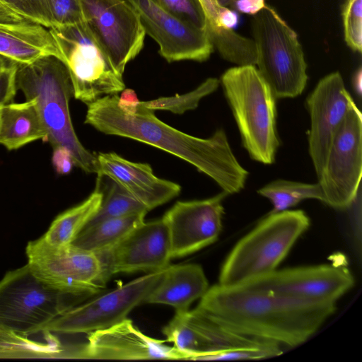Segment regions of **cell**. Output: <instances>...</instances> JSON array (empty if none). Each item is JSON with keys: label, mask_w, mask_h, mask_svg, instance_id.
I'll use <instances>...</instances> for the list:
<instances>
[{"label": "cell", "mask_w": 362, "mask_h": 362, "mask_svg": "<svg viewBox=\"0 0 362 362\" xmlns=\"http://www.w3.org/2000/svg\"><path fill=\"white\" fill-rule=\"evenodd\" d=\"M139 98L135 91L130 88H124L118 98V106L127 113H133L136 111L139 103Z\"/></svg>", "instance_id": "f35d334b"}, {"label": "cell", "mask_w": 362, "mask_h": 362, "mask_svg": "<svg viewBox=\"0 0 362 362\" xmlns=\"http://www.w3.org/2000/svg\"><path fill=\"white\" fill-rule=\"evenodd\" d=\"M103 194L98 213L86 226L105 218L148 211L142 204L131 197L115 182L98 173L95 187ZM85 226V227H86Z\"/></svg>", "instance_id": "f1b7e54d"}, {"label": "cell", "mask_w": 362, "mask_h": 362, "mask_svg": "<svg viewBox=\"0 0 362 362\" xmlns=\"http://www.w3.org/2000/svg\"><path fill=\"white\" fill-rule=\"evenodd\" d=\"M158 6L197 28H206L207 17L202 0H152Z\"/></svg>", "instance_id": "1f68e13d"}, {"label": "cell", "mask_w": 362, "mask_h": 362, "mask_svg": "<svg viewBox=\"0 0 362 362\" xmlns=\"http://www.w3.org/2000/svg\"><path fill=\"white\" fill-rule=\"evenodd\" d=\"M221 193L202 200L177 202L163 216L170 236L172 258L197 252L218 238L222 228Z\"/></svg>", "instance_id": "2e32d148"}, {"label": "cell", "mask_w": 362, "mask_h": 362, "mask_svg": "<svg viewBox=\"0 0 362 362\" xmlns=\"http://www.w3.org/2000/svg\"><path fill=\"white\" fill-rule=\"evenodd\" d=\"M163 270L150 272L72 308L51 321L42 331L57 334H89L120 322L135 307L145 302Z\"/></svg>", "instance_id": "7c38bea8"}, {"label": "cell", "mask_w": 362, "mask_h": 362, "mask_svg": "<svg viewBox=\"0 0 362 362\" xmlns=\"http://www.w3.org/2000/svg\"><path fill=\"white\" fill-rule=\"evenodd\" d=\"M103 194L95 188L83 202L57 216L41 237L48 245L60 247L71 244L78 234L98 213Z\"/></svg>", "instance_id": "484cf974"}, {"label": "cell", "mask_w": 362, "mask_h": 362, "mask_svg": "<svg viewBox=\"0 0 362 362\" xmlns=\"http://www.w3.org/2000/svg\"><path fill=\"white\" fill-rule=\"evenodd\" d=\"M235 333L294 347L315 334L336 310V303L300 300L269 290L237 284L209 288L196 308Z\"/></svg>", "instance_id": "6da1fadb"}, {"label": "cell", "mask_w": 362, "mask_h": 362, "mask_svg": "<svg viewBox=\"0 0 362 362\" xmlns=\"http://www.w3.org/2000/svg\"><path fill=\"white\" fill-rule=\"evenodd\" d=\"M226 98L252 159L272 164L279 146L276 99L269 86L253 65L238 66L221 77Z\"/></svg>", "instance_id": "277c9868"}, {"label": "cell", "mask_w": 362, "mask_h": 362, "mask_svg": "<svg viewBox=\"0 0 362 362\" xmlns=\"http://www.w3.org/2000/svg\"><path fill=\"white\" fill-rule=\"evenodd\" d=\"M0 55L17 64H29L48 55L63 60L49 28L27 21L0 25Z\"/></svg>", "instance_id": "7402d4cb"}, {"label": "cell", "mask_w": 362, "mask_h": 362, "mask_svg": "<svg viewBox=\"0 0 362 362\" xmlns=\"http://www.w3.org/2000/svg\"><path fill=\"white\" fill-rule=\"evenodd\" d=\"M66 64L74 97L88 105L125 88L120 74L84 21L49 28Z\"/></svg>", "instance_id": "ba28073f"}, {"label": "cell", "mask_w": 362, "mask_h": 362, "mask_svg": "<svg viewBox=\"0 0 362 362\" xmlns=\"http://www.w3.org/2000/svg\"><path fill=\"white\" fill-rule=\"evenodd\" d=\"M45 342L30 339L28 336L0 329V358H79L76 351L64 348L54 333L42 332Z\"/></svg>", "instance_id": "d4e9b609"}, {"label": "cell", "mask_w": 362, "mask_h": 362, "mask_svg": "<svg viewBox=\"0 0 362 362\" xmlns=\"http://www.w3.org/2000/svg\"><path fill=\"white\" fill-rule=\"evenodd\" d=\"M137 11L146 34L159 45L168 62L208 59L214 46L205 30L194 27L158 6L152 0H127Z\"/></svg>", "instance_id": "9a60e30c"}, {"label": "cell", "mask_w": 362, "mask_h": 362, "mask_svg": "<svg viewBox=\"0 0 362 362\" xmlns=\"http://www.w3.org/2000/svg\"><path fill=\"white\" fill-rule=\"evenodd\" d=\"M310 219L302 210L270 214L232 249L219 275V284L247 282L276 269Z\"/></svg>", "instance_id": "5b68a950"}, {"label": "cell", "mask_w": 362, "mask_h": 362, "mask_svg": "<svg viewBox=\"0 0 362 362\" xmlns=\"http://www.w3.org/2000/svg\"><path fill=\"white\" fill-rule=\"evenodd\" d=\"M240 284L300 300L336 303L353 287L354 279L346 266L332 264L276 269Z\"/></svg>", "instance_id": "4fadbf2b"}, {"label": "cell", "mask_w": 362, "mask_h": 362, "mask_svg": "<svg viewBox=\"0 0 362 362\" xmlns=\"http://www.w3.org/2000/svg\"><path fill=\"white\" fill-rule=\"evenodd\" d=\"M344 40L354 51L362 50V0H346L342 9Z\"/></svg>", "instance_id": "d6a6232c"}, {"label": "cell", "mask_w": 362, "mask_h": 362, "mask_svg": "<svg viewBox=\"0 0 362 362\" xmlns=\"http://www.w3.org/2000/svg\"><path fill=\"white\" fill-rule=\"evenodd\" d=\"M354 105L339 72L320 79L308 96L306 107L310 118L308 149L317 176L322 172L334 134Z\"/></svg>", "instance_id": "e0dca14e"}, {"label": "cell", "mask_w": 362, "mask_h": 362, "mask_svg": "<svg viewBox=\"0 0 362 362\" xmlns=\"http://www.w3.org/2000/svg\"><path fill=\"white\" fill-rule=\"evenodd\" d=\"M353 87L355 93L361 97V81H362V71L359 67L355 72L353 76Z\"/></svg>", "instance_id": "ab89813d"}, {"label": "cell", "mask_w": 362, "mask_h": 362, "mask_svg": "<svg viewBox=\"0 0 362 362\" xmlns=\"http://www.w3.org/2000/svg\"><path fill=\"white\" fill-rule=\"evenodd\" d=\"M1 23H1V22H0V25H1Z\"/></svg>", "instance_id": "b9f144b4"}, {"label": "cell", "mask_w": 362, "mask_h": 362, "mask_svg": "<svg viewBox=\"0 0 362 362\" xmlns=\"http://www.w3.org/2000/svg\"><path fill=\"white\" fill-rule=\"evenodd\" d=\"M52 162L55 170L60 175L69 173L74 165L71 152L64 146L53 148Z\"/></svg>", "instance_id": "8d00e7d4"}, {"label": "cell", "mask_w": 362, "mask_h": 362, "mask_svg": "<svg viewBox=\"0 0 362 362\" xmlns=\"http://www.w3.org/2000/svg\"><path fill=\"white\" fill-rule=\"evenodd\" d=\"M146 214L139 213L111 217L87 226L71 245L96 254L110 250L141 225Z\"/></svg>", "instance_id": "cb8c5ba5"}, {"label": "cell", "mask_w": 362, "mask_h": 362, "mask_svg": "<svg viewBox=\"0 0 362 362\" xmlns=\"http://www.w3.org/2000/svg\"><path fill=\"white\" fill-rule=\"evenodd\" d=\"M42 1L52 28L84 21L80 0H42Z\"/></svg>", "instance_id": "836d02e7"}, {"label": "cell", "mask_w": 362, "mask_h": 362, "mask_svg": "<svg viewBox=\"0 0 362 362\" xmlns=\"http://www.w3.org/2000/svg\"><path fill=\"white\" fill-rule=\"evenodd\" d=\"M206 30L209 39L221 56L238 66L256 65L257 52L253 40L237 34L229 29L208 22Z\"/></svg>", "instance_id": "4316f807"}, {"label": "cell", "mask_w": 362, "mask_h": 362, "mask_svg": "<svg viewBox=\"0 0 362 362\" xmlns=\"http://www.w3.org/2000/svg\"><path fill=\"white\" fill-rule=\"evenodd\" d=\"M218 3L226 7H230L235 11L255 15L264 6V0H218Z\"/></svg>", "instance_id": "74e56055"}, {"label": "cell", "mask_w": 362, "mask_h": 362, "mask_svg": "<svg viewBox=\"0 0 362 362\" xmlns=\"http://www.w3.org/2000/svg\"><path fill=\"white\" fill-rule=\"evenodd\" d=\"M273 205L270 214L288 210L307 199L325 201L320 184H309L286 180H276L258 189Z\"/></svg>", "instance_id": "83f0119b"}, {"label": "cell", "mask_w": 362, "mask_h": 362, "mask_svg": "<svg viewBox=\"0 0 362 362\" xmlns=\"http://www.w3.org/2000/svg\"><path fill=\"white\" fill-rule=\"evenodd\" d=\"M362 175V117L356 104L334 134L317 176L324 203L344 209L355 201Z\"/></svg>", "instance_id": "30bf717a"}, {"label": "cell", "mask_w": 362, "mask_h": 362, "mask_svg": "<svg viewBox=\"0 0 362 362\" xmlns=\"http://www.w3.org/2000/svg\"><path fill=\"white\" fill-rule=\"evenodd\" d=\"M25 253L32 273L57 289L90 296L104 288L102 264L93 252L71 244L52 246L40 237L28 243Z\"/></svg>", "instance_id": "9c48e42d"}, {"label": "cell", "mask_w": 362, "mask_h": 362, "mask_svg": "<svg viewBox=\"0 0 362 362\" xmlns=\"http://www.w3.org/2000/svg\"><path fill=\"white\" fill-rule=\"evenodd\" d=\"M252 25L257 69L276 99L300 95L308 75L297 33L267 4L254 15Z\"/></svg>", "instance_id": "52a82bcc"}, {"label": "cell", "mask_w": 362, "mask_h": 362, "mask_svg": "<svg viewBox=\"0 0 362 362\" xmlns=\"http://www.w3.org/2000/svg\"><path fill=\"white\" fill-rule=\"evenodd\" d=\"M1 105H0V112H1Z\"/></svg>", "instance_id": "60d3db41"}, {"label": "cell", "mask_w": 362, "mask_h": 362, "mask_svg": "<svg viewBox=\"0 0 362 362\" xmlns=\"http://www.w3.org/2000/svg\"><path fill=\"white\" fill-rule=\"evenodd\" d=\"M88 297L45 283L25 264L0 280V329L29 337Z\"/></svg>", "instance_id": "8992f818"}, {"label": "cell", "mask_w": 362, "mask_h": 362, "mask_svg": "<svg viewBox=\"0 0 362 362\" xmlns=\"http://www.w3.org/2000/svg\"><path fill=\"white\" fill-rule=\"evenodd\" d=\"M282 353L281 345L275 342H269L262 346L237 348L204 356L197 361L262 359L277 356Z\"/></svg>", "instance_id": "e575fe53"}, {"label": "cell", "mask_w": 362, "mask_h": 362, "mask_svg": "<svg viewBox=\"0 0 362 362\" xmlns=\"http://www.w3.org/2000/svg\"><path fill=\"white\" fill-rule=\"evenodd\" d=\"M117 95H105L88 105L85 124L109 135L136 140L186 161L214 180L227 194L245 187L248 172L239 163L223 129L207 139L182 132L159 119L140 101L133 113L118 106Z\"/></svg>", "instance_id": "7a4b0ae2"}, {"label": "cell", "mask_w": 362, "mask_h": 362, "mask_svg": "<svg viewBox=\"0 0 362 362\" xmlns=\"http://www.w3.org/2000/svg\"><path fill=\"white\" fill-rule=\"evenodd\" d=\"M97 255L104 284L117 273L163 270L172 259L167 226L163 218L144 221L115 247Z\"/></svg>", "instance_id": "5bb4252c"}, {"label": "cell", "mask_w": 362, "mask_h": 362, "mask_svg": "<svg viewBox=\"0 0 362 362\" xmlns=\"http://www.w3.org/2000/svg\"><path fill=\"white\" fill-rule=\"evenodd\" d=\"M38 139L47 141V134L35 100L1 106L0 144L15 150Z\"/></svg>", "instance_id": "603a6c76"}, {"label": "cell", "mask_w": 362, "mask_h": 362, "mask_svg": "<svg viewBox=\"0 0 362 362\" xmlns=\"http://www.w3.org/2000/svg\"><path fill=\"white\" fill-rule=\"evenodd\" d=\"M209 288L203 269L196 264L168 266L145 300L146 303L164 304L176 312L189 310Z\"/></svg>", "instance_id": "44dd1931"}, {"label": "cell", "mask_w": 362, "mask_h": 362, "mask_svg": "<svg viewBox=\"0 0 362 362\" xmlns=\"http://www.w3.org/2000/svg\"><path fill=\"white\" fill-rule=\"evenodd\" d=\"M96 157L98 173L115 182L148 211L180 192L178 184L156 176L148 163L130 161L113 152L99 153Z\"/></svg>", "instance_id": "ffe728a7"}, {"label": "cell", "mask_w": 362, "mask_h": 362, "mask_svg": "<svg viewBox=\"0 0 362 362\" xmlns=\"http://www.w3.org/2000/svg\"><path fill=\"white\" fill-rule=\"evenodd\" d=\"M16 87L26 100L33 99L52 148L64 146L71 152L74 165L86 173H98L96 154L79 141L72 124L69 101L74 90L65 62L54 55L29 64H17Z\"/></svg>", "instance_id": "3957f363"}, {"label": "cell", "mask_w": 362, "mask_h": 362, "mask_svg": "<svg viewBox=\"0 0 362 362\" xmlns=\"http://www.w3.org/2000/svg\"><path fill=\"white\" fill-rule=\"evenodd\" d=\"M83 21L122 74L144 47L145 30L127 0H80Z\"/></svg>", "instance_id": "8fae6325"}, {"label": "cell", "mask_w": 362, "mask_h": 362, "mask_svg": "<svg viewBox=\"0 0 362 362\" xmlns=\"http://www.w3.org/2000/svg\"><path fill=\"white\" fill-rule=\"evenodd\" d=\"M17 63L0 55V105L13 103L16 87Z\"/></svg>", "instance_id": "d590c367"}, {"label": "cell", "mask_w": 362, "mask_h": 362, "mask_svg": "<svg viewBox=\"0 0 362 362\" xmlns=\"http://www.w3.org/2000/svg\"><path fill=\"white\" fill-rule=\"evenodd\" d=\"M163 340L149 337L126 318L108 328L88 334L83 358L190 360V356Z\"/></svg>", "instance_id": "d6986e66"}, {"label": "cell", "mask_w": 362, "mask_h": 362, "mask_svg": "<svg viewBox=\"0 0 362 362\" xmlns=\"http://www.w3.org/2000/svg\"><path fill=\"white\" fill-rule=\"evenodd\" d=\"M220 81L216 78H209L193 90L183 95L161 97L149 101H141L147 108L155 110H166L175 114H183L197 107L200 100L214 92Z\"/></svg>", "instance_id": "f546056e"}, {"label": "cell", "mask_w": 362, "mask_h": 362, "mask_svg": "<svg viewBox=\"0 0 362 362\" xmlns=\"http://www.w3.org/2000/svg\"><path fill=\"white\" fill-rule=\"evenodd\" d=\"M32 22L51 28L42 0H0V22Z\"/></svg>", "instance_id": "4dcf8cb0"}, {"label": "cell", "mask_w": 362, "mask_h": 362, "mask_svg": "<svg viewBox=\"0 0 362 362\" xmlns=\"http://www.w3.org/2000/svg\"><path fill=\"white\" fill-rule=\"evenodd\" d=\"M166 341L190 356V360L245 347H258L270 341L260 340L231 332L214 322L197 308L176 312L163 328Z\"/></svg>", "instance_id": "ac0fdd59"}]
</instances>
